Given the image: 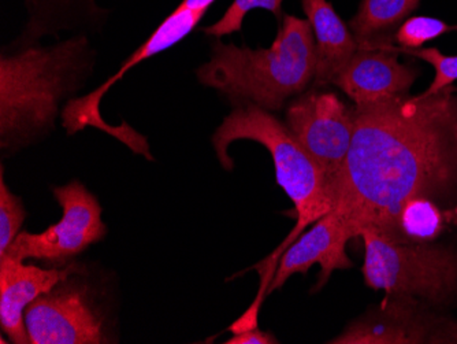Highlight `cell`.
<instances>
[{"label": "cell", "instance_id": "277c9868", "mask_svg": "<svg viewBox=\"0 0 457 344\" xmlns=\"http://www.w3.org/2000/svg\"><path fill=\"white\" fill-rule=\"evenodd\" d=\"M315 65L310 21L284 14L269 48L253 50L218 40L212 45V58L197 69L196 77L235 107L255 105L276 113L287 100L307 91L314 81Z\"/></svg>", "mask_w": 457, "mask_h": 344}, {"label": "cell", "instance_id": "6da1fadb", "mask_svg": "<svg viewBox=\"0 0 457 344\" xmlns=\"http://www.w3.org/2000/svg\"><path fill=\"white\" fill-rule=\"evenodd\" d=\"M328 191L355 238L386 235L411 200L457 210V88L355 106L351 148Z\"/></svg>", "mask_w": 457, "mask_h": 344}, {"label": "cell", "instance_id": "3957f363", "mask_svg": "<svg viewBox=\"0 0 457 344\" xmlns=\"http://www.w3.org/2000/svg\"><path fill=\"white\" fill-rule=\"evenodd\" d=\"M237 140L256 141L269 151L276 168L277 183L294 202L297 218L294 230L279 248L253 266L261 274V287L253 305L237 320L238 327L253 328L258 327L259 310L269 294L282 254L311 224L333 210V200L325 172L273 113L246 105L235 107L223 118L222 124L212 135V147L225 171H232L235 166L228 147Z\"/></svg>", "mask_w": 457, "mask_h": 344}, {"label": "cell", "instance_id": "e0dca14e", "mask_svg": "<svg viewBox=\"0 0 457 344\" xmlns=\"http://www.w3.org/2000/svg\"><path fill=\"white\" fill-rule=\"evenodd\" d=\"M27 217L22 200L4 183V168L0 173V258L4 256L12 241L20 235Z\"/></svg>", "mask_w": 457, "mask_h": 344}, {"label": "cell", "instance_id": "9a60e30c", "mask_svg": "<svg viewBox=\"0 0 457 344\" xmlns=\"http://www.w3.org/2000/svg\"><path fill=\"white\" fill-rule=\"evenodd\" d=\"M420 4V0H361L348 25L359 48L395 45L397 29Z\"/></svg>", "mask_w": 457, "mask_h": 344}, {"label": "cell", "instance_id": "2e32d148", "mask_svg": "<svg viewBox=\"0 0 457 344\" xmlns=\"http://www.w3.org/2000/svg\"><path fill=\"white\" fill-rule=\"evenodd\" d=\"M255 9L271 12L278 20H282L284 17L282 15V0H235L226 10L220 21L210 25V27L203 28L202 30L205 35L214 36L217 38L240 32L244 18L251 10Z\"/></svg>", "mask_w": 457, "mask_h": 344}, {"label": "cell", "instance_id": "8992f818", "mask_svg": "<svg viewBox=\"0 0 457 344\" xmlns=\"http://www.w3.org/2000/svg\"><path fill=\"white\" fill-rule=\"evenodd\" d=\"M214 2L215 0H182L181 4L159 25L158 29L148 38L147 42L143 43L125 61L114 76L107 79L102 86L89 94L71 99L61 114L62 127L65 128L68 135H76L89 127L96 128L122 141L123 145L128 146L133 153L145 156L151 161L153 155H151L147 138L136 132L125 122L118 127L107 124L100 113V104L110 88L120 81L122 77L129 73L136 65H140L144 61L182 42L199 25Z\"/></svg>", "mask_w": 457, "mask_h": 344}, {"label": "cell", "instance_id": "ac0fdd59", "mask_svg": "<svg viewBox=\"0 0 457 344\" xmlns=\"http://www.w3.org/2000/svg\"><path fill=\"white\" fill-rule=\"evenodd\" d=\"M451 30H457V25H448L437 18L410 17L397 29L395 40L400 48L415 50V48H422L425 43L440 38Z\"/></svg>", "mask_w": 457, "mask_h": 344}, {"label": "cell", "instance_id": "5b68a950", "mask_svg": "<svg viewBox=\"0 0 457 344\" xmlns=\"http://www.w3.org/2000/svg\"><path fill=\"white\" fill-rule=\"evenodd\" d=\"M367 287L445 305L457 295V254L434 243H402L374 230L359 233Z\"/></svg>", "mask_w": 457, "mask_h": 344}, {"label": "cell", "instance_id": "ffe728a7", "mask_svg": "<svg viewBox=\"0 0 457 344\" xmlns=\"http://www.w3.org/2000/svg\"><path fill=\"white\" fill-rule=\"evenodd\" d=\"M226 344H277L278 340L266 331L259 330L258 327L249 328V330L241 331L235 333L233 338L228 339Z\"/></svg>", "mask_w": 457, "mask_h": 344}, {"label": "cell", "instance_id": "52a82bcc", "mask_svg": "<svg viewBox=\"0 0 457 344\" xmlns=\"http://www.w3.org/2000/svg\"><path fill=\"white\" fill-rule=\"evenodd\" d=\"M53 195L62 209L59 222L40 233L20 232L4 256L62 266L106 236L99 200L79 180L54 187Z\"/></svg>", "mask_w": 457, "mask_h": 344}, {"label": "cell", "instance_id": "30bf717a", "mask_svg": "<svg viewBox=\"0 0 457 344\" xmlns=\"http://www.w3.org/2000/svg\"><path fill=\"white\" fill-rule=\"evenodd\" d=\"M25 323L30 344L110 343L88 287L71 276L30 303Z\"/></svg>", "mask_w": 457, "mask_h": 344}, {"label": "cell", "instance_id": "4fadbf2b", "mask_svg": "<svg viewBox=\"0 0 457 344\" xmlns=\"http://www.w3.org/2000/svg\"><path fill=\"white\" fill-rule=\"evenodd\" d=\"M71 268L45 269L24 261L0 258V327L15 344L30 343L25 310L40 295L55 289L71 276Z\"/></svg>", "mask_w": 457, "mask_h": 344}, {"label": "cell", "instance_id": "7a4b0ae2", "mask_svg": "<svg viewBox=\"0 0 457 344\" xmlns=\"http://www.w3.org/2000/svg\"><path fill=\"white\" fill-rule=\"evenodd\" d=\"M96 53L86 33L55 45H14L0 55V148L12 154L55 130L56 118L86 86Z\"/></svg>", "mask_w": 457, "mask_h": 344}, {"label": "cell", "instance_id": "d6986e66", "mask_svg": "<svg viewBox=\"0 0 457 344\" xmlns=\"http://www.w3.org/2000/svg\"><path fill=\"white\" fill-rule=\"evenodd\" d=\"M400 54H407V55L415 56V58L423 59L426 63H430L436 71L433 83L423 95H433L441 89L451 87L453 81L457 80V55H444L440 50L434 47L428 48H400L397 46Z\"/></svg>", "mask_w": 457, "mask_h": 344}, {"label": "cell", "instance_id": "ba28073f", "mask_svg": "<svg viewBox=\"0 0 457 344\" xmlns=\"http://www.w3.org/2000/svg\"><path fill=\"white\" fill-rule=\"evenodd\" d=\"M285 124L328 180L341 171L355 132V106L326 87H312L290 100Z\"/></svg>", "mask_w": 457, "mask_h": 344}, {"label": "cell", "instance_id": "9c48e42d", "mask_svg": "<svg viewBox=\"0 0 457 344\" xmlns=\"http://www.w3.org/2000/svg\"><path fill=\"white\" fill-rule=\"evenodd\" d=\"M328 343H457V323L431 315L417 298L386 294L378 306L352 321Z\"/></svg>", "mask_w": 457, "mask_h": 344}, {"label": "cell", "instance_id": "8fae6325", "mask_svg": "<svg viewBox=\"0 0 457 344\" xmlns=\"http://www.w3.org/2000/svg\"><path fill=\"white\" fill-rule=\"evenodd\" d=\"M353 238L355 235L343 215L337 210H331L284 251L269 294L281 289L294 274H307L317 264L320 266V272L315 289H322L333 272L345 271L353 266V262L346 254V245Z\"/></svg>", "mask_w": 457, "mask_h": 344}, {"label": "cell", "instance_id": "7c38bea8", "mask_svg": "<svg viewBox=\"0 0 457 344\" xmlns=\"http://www.w3.org/2000/svg\"><path fill=\"white\" fill-rule=\"evenodd\" d=\"M397 46L359 48L333 86L338 87L356 107L376 106L410 94L417 69L399 61Z\"/></svg>", "mask_w": 457, "mask_h": 344}, {"label": "cell", "instance_id": "5bb4252c", "mask_svg": "<svg viewBox=\"0 0 457 344\" xmlns=\"http://www.w3.org/2000/svg\"><path fill=\"white\" fill-rule=\"evenodd\" d=\"M315 38L314 88L333 86L338 74L359 50L349 27L328 0H302Z\"/></svg>", "mask_w": 457, "mask_h": 344}]
</instances>
